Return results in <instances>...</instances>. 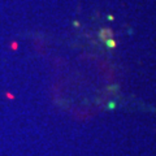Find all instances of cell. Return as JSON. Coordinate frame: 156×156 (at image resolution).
<instances>
[{
    "label": "cell",
    "mask_w": 156,
    "mask_h": 156,
    "mask_svg": "<svg viewBox=\"0 0 156 156\" xmlns=\"http://www.w3.org/2000/svg\"><path fill=\"white\" fill-rule=\"evenodd\" d=\"M112 35H113V33H112V30H109V29H103V30H100V33H99V38H100L103 42L111 39Z\"/></svg>",
    "instance_id": "cell-1"
},
{
    "label": "cell",
    "mask_w": 156,
    "mask_h": 156,
    "mask_svg": "<svg viewBox=\"0 0 156 156\" xmlns=\"http://www.w3.org/2000/svg\"><path fill=\"white\" fill-rule=\"evenodd\" d=\"M105 44H107V47H108V48H115L116 47V42L111 38V39H108V41H105Z\"/></svg>",
    "instance_id": "cell-2"
},
{
    "label": "cell",
    "mask_w": 156,
    "mask_h": 156,
    "mask_svg": "<svg viewBox=\"0 0 156 156\" xmlns=\"http://www.w3.org/2000/svg\"><path fill=\"white\" fill-rule=\"evenodd\" d=\"M108 108H115V103H113V101H111V104H108Z\"/></svg>",
    "instance_id": "cell-3"
}]
</instances>
